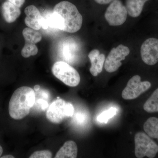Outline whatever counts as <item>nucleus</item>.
Here are the masks:
<instances>
[{
	"label": "nucleus",
	"mask_w": 158,
	"mask_h": 158,
	"mask_svg": "<svg viewBox=\"0 0 158 158\" xmlns=\"http://www.w3.org/2000/svg\"><path fill=\"white\" fill-rule=\"evenodd\" d=\"M143 108L148 113L158 112V88L153 92L150 97L144 103Z\"/></svg>",
	"instance_id": "obj_16"
},
{
	"label": "nucleus",
	"mask_w": 158,
	"mask_h": 158,
	"mask_svg": "<svg viewBox=\"0 0 158 158\" xmlns=\"http://www.w3.org/2000/svg\"><path fill=\"white\" fill-rule=\"evenodd\" d=\"M144 130L145 133L152 138H157L158 140V118L150 117L144 123Z\"/></svg>",
	"instance_id": "obj_14"
},
{
	"label": "nucleus",
	"mask_w": 158,
	"mask_h": 158,
	"mask_svg": "<svg viewBox=\"0 0 158 158\" xmlns=\"http://www.w3.org/2000/svg\"><path fill=\"white\" fill-rule=\"evenodd\" d=\"M99 54L100 52L98 50L94 49L89 53L88 56L91 62V67L90 69V73L94 77H96L98 74L97 70L96 65L98 57Z\"/></svg>",
	"instance_id": "obj_17"
},
{
	"label": "nucleus",
	"mask_w": 158,
	"mask_h": 158,
	"mask_svg": "<svg viewBox=\"0 0 158 158\" xmlns=\"http://www.w3.org/2000/svg\"><path fill=\"white\" fill-rule=\"evenodd\" d=\"M76 120L78 123H83L85 121L86 116L85 114L82 113H78L76 115Z\"/></svg>",
	"instance_id": "obj_22"
},
{
	"label": "nucleus",
	"mask_w": 158,
	"mask_h": 158,
	"mask_svg": "<svg viewBox=\"0 0 158 158\" xmlns=\"http://www.w3.org/2000/svg\"><path fill=\"white\" fill-rule=\"evenodd\" d=\"M105 62V56L104 54H100L98 57L96 69L98 73H101L102 71L103 66L104 65Z\"/></svg>",
	"instance_id": "obj_21"
},
{
	"label": "nucleus",
	"mask_w": 158,
	"mask_h": 158,
	"mask_svg": "<svg viewBox=\"0 0 158 158\" xmlns=\"http://www.w3.org/2000/svg\"><path fill=\"white\" fill-rule=\"evenodd\" d=\"M26 17L25 23L29 28L38 31L42 28L44 18L36 6L31 5L25 9Z\"/></svg>",
	"instance_id": "obj_10"
},
{
	"label": "nucleus",
	"mask_w": 158,
	"mask_h": 158,
	"mask_svg": "<svg viewBox=\"0 0 158 158\" xmlns=\"http://www.w3.org/2000/svg\"><path fill=\"white\" fill-rule=\"evenodd\" d=\"M52 73L55 77L69 87H76L81 78L78 72L68 63L63 61L56 62L52 67Z\"/></svg>",
	"instance_id": "obj_4"
},
{
	"label": "nucleus",
	"mask_w": 158,
	"mask_h": 158,
	"mask_svg": "<svg viewBox=\"0 0 158 158\" xmlns=\"http://www.w3.org/2000/svg\"><path fill=\"white\" fill-rule=\"evenodd\" d=\"M23 35L25 40V43H27L35 44L40 42L42 38V35L40 32L29 27L23 29Z\"/></svg>",
	"instance_id": "obj_15"
},
{
	"label": "nucleus",
	"mask_w": 158,
	"mask_h": 158,
	"mask_svg": "<svg viewBox=\"0 0 158 158\" xmlns=\"http://www.w3.org/2000/svg\"><path fill=\"white\" fill-rule=\"evenodd\" d=\"M135 155L136 157L145 156L153 158L158 152V145L147 134L139 132L135 137Z\"/></svg>",
	"instance_id": "obj_5"
},
{
	"label": "nucleus",
	"mask_w": 158,
	"mask_h": 158,
	"mask_svg": "<svg viewBox=\"0 0 158 158\" xmlns=\"http://www.w3.org/2000/svg\"><path fill=\"white\" fill-rule=\"evenodd\" d=\"M74 109L73 105L62 99L53 102L47 111L48 119L52 123L59 124L65 118L73 116Z\"/></svg>",
	"instance_id": "obj_3"
},
{
	"label": "nucleus",
	"mask_w": 158,
	"mask_h": 158,
	"mask_svg": "<svg viewBox=\"0 0 158 158\" xmlns=\"http://www.w3.org/2000/svg\"><path fill=\"white\" fill-rule=\"evenodd\" d=\"M130 52V49L123 44L112 49L105 59L104 67L106 70L110 73L116 71L122 65L121 61L125 59Z\"/></svg>",
	"instance_id": "obj_8"
},
{
	"label": "nucleus",
	"mask_w": 158,
	"mask_h": 158,
	"mask_svg": "<svg viewBox=\"0 0 158 158\" xmlns=\"http://www.w3.org/2000/svg\"><path fill=\"white\" fill-rule=\"evenodd\" d=\"M127 14L126 7L120 0H113L106 10L105 18L110 25L120 26L125 22Z\"/></svg>",
	"instance_id": "obj_6"
},
{
	"label": "nucleus",
	"mask_w": 158,
	"mask_h": 158,
	"mask_svg": "<svg viewBox=\"0 0 158 158\" xmlns=\"http://www.w3.org/2000/svg\"><path fill=\"white\" fill-rule=\"evenodd\" d=\"M35 102L34 90L27 86L20 87L14 91L9 101V116L15 120L22 119L28 115Z\"/></svg>",
	"instance_id": "obj_2"
},
{
	"label": "nucleus",
	"mask_w": 158,
	"mask_h": 158,
	"mask_svg": "<svg viewBox=\"0 0 158 158\" xmlns=\"http://www.w3.org/2000/svg\"><path fill=\"white\" fill-rule=\"evenodd\" d=\"M117 112V109L116 108H110L100 114L98 116L97 119L98 121L101 123H107L110 118L116 115Z\"/></svg>",
	"instance_id": "obj_18"
},
{
	"label": "nucleus",
	"mask_w": 158,
	"mask_h": 158,
	"mask_svg": "<svg viewBox=\"0 0 158 158\" xmlns=\"http://www.w3.org/2000/svg\"><path fill=\"white\" fill-rule=\"evenodd\" d=\"M7 1H9L20 8L23 6L25 2V0H7Z\"/></svg>",
	"instance_id": "obj_24"
},
{
	"label": "nucleus",
	"mask_w": 158,
	"mask_h": 158,
	"mask_svg": "<svg viewBox=\"0 0 158 158\" xmlns=\"http://www.w3.org/2000/svg\"><path fill=\"white\" fill-rule=\"evenodd\" d=\"M151 86L149 81H141L140 76H134L130 79L126 87L123 90L122 96L125 100L134 99L147 91Z\"/></svg>",
	"instance_id": "obj_7"
},
{
	"label": "nucleus",
	"mask_w": 158,
	"mask_h": 158,
	"mask_svg": "<svg viewBox=\"0 0 158 158\" xmlns=\"http://www.w3.org/2000/svg\"><path fill=\"white\" fill-rule=\"evenodd\" d=\"M2 11L4 19L9 23L14 22L21 14L19 8L9 1L3 3Z\"/></svg>",
	"instance_id": "obj_11"
},
{
	"label": "nucleus",
	"mask_w": 158,
	"mask_h": 158,
	"mask_svg": "<svg viewBox=\"0 0 158 158\" xmlns=\"http://www.w3.org/2000/svg\"><path fill=\"white\" fill-rule=\"evenodd\" d=\"M40 89V86L39 85H35L34 87V90H36V91H37Z\"/></svg>",
	"instance_id": "obj_27"
},
{
	"label": "nucleus",
	"mask_w": 158,
	"mask_h": 158,
	"mask_svg": "<svg viewBox=\"0 0 158 158\" xmlns=\"http://www.w3.org/2000/svg\"><path fill=\"white\" fill-rule=\"evenodd\" d=\"M3 152V149L2 146L0 145V157L2 156V155Z\"/></svg>",
	"instance_id": "obj_28"
},
{
	"label": "nucleus",
	"mask_w": 158,
	"mask_h": 158,
	"mask_svg": "<svg viewBox=\"0 0 158 158\" xmlns=\"http://www.w3.org/2000/svg\"><path fill=\"white\" fill-rule=\"evenodd\" d=\"M37 46L34 44L25 43L24 46L21 51V55L24 58H29L31 56H34L38 53Z\"/></svg>",
	"instance_id": "obj_19"
},
{
	"label": "nucleus",
	"mask_w": 158,
	"mask_h": 158,
	"mask_svg": "<svg viewBox=\"0 0 158 158\" xmlns=\"http://www.w3.org/2000/svg\"><path fill=\"white\" fill-rule=\"evenodd\" d=\"M94 2L100 5H107L112 2L113 0H94Z\"/></svg>",
	"instance_id": "obj_25"
},
{
	"label": "nucleus",
	"mask_w": 158,
	"mask_h": 158,
	"mask_svg": "<svg viewBox=\"0 0 158 158\" xmlns=\"http://www.w3.org/2000/svg\"><path fill=\"white\" fill-rule=\"evenodd\" d=\"M141 59L148 65H155L158 62V39L150 38L143 42L141 48Z\"/></svg>",
	"instance_id": "obj_9"
},
{
	"label": "nucleus",
	"mask_w": 158,
	"mask_h": 158,
	"mask_svg": "<svg viewBox=\"0 0 158 158\" xmlns=\"http://www.w3.org/2000/svg\"><path fill=\"white\" fill-rule=\"evenodd\" d=\"M78 148L74 141L65 142L57 152L55 158H76L77 156Z\"/></svg>",
	"instance_id": "obj_12"
},
{
	"label": "nucleus",
	"mask_w": 158,
	"mask_h": 158,
	"mask_svg": "<svg viewBox=\"0 0 158 158\" xmlns=\"http://www.w3.org/2000/svg\"><path fill=\"white\" fill-rule=\"evenodd\" d=\"M51 22L54 27L73 33L81 28L83 17L74 5L67 1H62L54 7Z\"/></svg>",
	"instance_id": "obj_1"
},
{
	"label": "nucleus",
	"mask_w": 158,
	"mask_h": 158,
	"mask_svg": "<svg viewBox=\"0 0 158 158\" xmlns=\"http://www.w3.org/2000/svg\"><path fill=\"white\" fill-rule=\"evenodd\" d=\"M37 102L40 106L41 109L43 110H45L48 107V104L47 102L43 100L42 99H39L37 101Z\"/></svg>",
	"instance_id": "obj_23"
},
{
	"label": "nucleus",
	"mask_w": 158,
	"mask_h": 158,
	"mask_svg": "<svg viewBox=\"0 0 158 158\" xmlns=\"http://www.w3.org/2000/svg\"><path fill=\"white\" fill-rule=\"evenodd\" d=\"M1 158H14V156L10 155H5L1 157Z\"/></svg>",
	"instance_id": "obj_26"
},
{
	"label": "nucleus",
	"mask_w": 158,
	"mask_h": 158,
	"mask_svg": "<svg viewBox=\"0 0 158 158\" xmlns=\"http://www.w3.org/2000/svg\"><path fill=\"white\" fill-rule=\"evenodd\" d=\"M52 157V153L49 150L38 151L33 153L30 158H51Z\"/></svg>",
	"instance_id": "obj_20"
},
{
	"label": "nucleus",
	"mask_w": 158,
	"mask_h": 158,
	"mask_svg": "<svg viewBox=\"0 0 158 158\" xmlns=\"http://www.w3.org/2000/svg\"><path fill=\"white\" fill-rule=\"evenodd\" d=\"M149 0H126L128 14L132 17H138L141 14L145 3Z\"/></svg>",
	"instance_id": "obj_13"
}]
</instances>
